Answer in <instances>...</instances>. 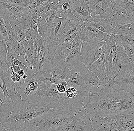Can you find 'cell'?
<instances>
[{
  "label": "cell",
  "mask_w": 134,
  "mask_h": 131,
  "mask_svg": "<svg viewBox=\"0 0 134 131\" xmlns=\"http://www.w3.org/2000/svg\"><path fill=\"white\" fill-rule=\"evenodd\" d=\"M29 8V6L22 7L7 2L0 1V16L5 22L10 23L20 17Z\"/></svg>",
  "instance_id": "8fae6325"
},
{
  "label": "cell",
  "mask_w": 134,
  "mask_h": 131,
  "mask_svg": "<svg viewBox=\"0 0 134 131\" xmlns=\"http://www.w3.org/2000/svg\"><path fill=\"white\" fill-rule=\"evenodd\" d=\"M116 45L117 49L113 57L109 83L122 78L125 74L134 70V63L130 61L124 48L117 43Z\"/></svg>",
  "instance_id": "8992f818"
},
{
  "label": "cell",
  "mask_w": 134,
  "mask_h": 131,
  "mask_svg": "<svg viewBox=\"0 0 134 131\" xmlns=\"http://www.w3.org/2000/svg\"><path fill=\"white\" fill-rule=\"evenodd\" d=\"M113 18L117 24L134 22V0H115Z\"/></svg>",
  "instance_id": "ba28073f"
},
{
  "label": "cell",
  "mask_w": 134,
  "mask_h": 131,
  "mask_svg": "<svg viewBox=\"0 0 134 131\" xmlns=\"http://www.w3.org/2000/svg\"><path fill=\"white\" fill-rule=\"evenodd\" d=\"M72 49V42L66 45H59L57 46L53 62L54 66L63 65L64 60L71 52Z\"/></svg>",
  "instance_id": "ffe728a7"
},
{
  "label": "cell",
  "mask_w": 134,
  "mask_h": 131,
  "mask_svg": "<svg viewBox=\"0 0 134 131\" xmlns=\"http://www.w3.org/2000/svg\"><path fill=\"white\" fill-rule=\"evenodd\" d=\"M39 53L44 59L47 71L54 66L53 58L57 48V43L50 38L44 36L38 37Z\"/></svg>",
  "instance_id": "30bf717a"
},
{
  "label": "cell",
  "mask_w": 134,
  "mask_h": 131,
  "mask_svg": "<svg viewBox=\"0 0 134 131\" xmlns=\"http://www.w3.org/2000/svg\"><path fill=\"white\" fill-rule=\"evenodd\" d=\"M75 115L52 109L28 121L23 131H60L71 122Z\"/></svg>",
  "instance_id": "277c9868"
},
{
  "label": "cell",
  "mask_w": 134,
  "mask_h": 131,
  "mask_svg": "<svg viewBox=\"0 0 134 131\" xmlns=\"http://www.w3.org/2000/svg\"><path fill=\"white\" fill-rule=\"evenodd\" d=\"M47 71L54 78L62 81L69 78H74L76 76V74L73 71L63 65L55 66Z\"/></svg>",
  "instance_id": "d6986e66"
},
{
  "label": "cell",
  "mask_w": 134,
  "mask_h": 131,
  "mask_svg": "<svg viewBox=\"0 0 134 131\" xmlns=\"http://www.w3.org/2000/svg\"><path fill=\"white\" fill-rule=\"evenodd\" d=\"M126 92L129 94L130 98L131 99L132 102L134 103V90H130Z\"/></svg>",
  "instance_id": "8d00e7d4"
},
{
  "label": "cell",
  "mask_w": 134,
  "mask_h": 131,
  "mask_svg": "<svg viewBox=\"0 0 134 131\" xmlns=\"http://www.w3.org/2000/svg\"><path fill=\"white\" fill-rule=\"evenodd\" d=\"M3 129V127L2 125H1V123H0V131H2Z\"/></svg>",
  "instance_id": "f35d334b"
},
{
  "label": "cell",
  "mask_w": 134,
  "mask_h": 131,
  "mask_svg": "<svg viewBox=\"0 0 134 131\" xmlns=\"http://www.w3.org/2000/svg\"><path fill=\"white\" fill-rule=\"evenodd\" d=\"M106 45V42L96 38H88L84 40L80 55L83 65L87 69L88 66L100 57L104 51Z\"/></svg>",
  "instance_id": "52a82bcc"
},
{
  "label": "cell",
  "mask_w": 134,
  "mask_h": 131,
  "mask_svg": "<svg viewBox=\"0 0 134 131\" xmlns=\"http://www.w3.org/2000/svg\"><path fill=\"white\" fill-rule=\"evenodd\" d=\"M8 47L5 40H0V67L3 70H9V67L7 61V56Z\"/></svg>",
  "instance_id": "484cf974"
},
{
  "label": "cell",
  "mask_w": 134,
  "mask_h": 131,
  "mask_svg": "<svg viewBox=\"0 0 134 131\" xmlns=\"http://www.w3.org/2000/svg\"><path fill=\"white\" fill-rule=\"evenodd\" d=\"M2 131H8L7 130H6L5 128H4V127H3V130H2Z\"/></svg>",
  "instance_id": "ab89813d"
},
{
  "label": "cell",
  "mask_w": 134,
  "mask_h": 131,
  "mask_svg": "<svg viewBox=\"0 0 134 131\" xmlns=\"http://www.w3.org/2000/svg\"><path fill=\"white\" fill-rule=\"evenodd\" d=\"M59 2V0H47L37 10L38 12L44 14L54 8Z\"/></svg>",
  "instance_id": "4dcf8cb0"
},
{
  "label": "cell",
  "mask_w": 134,
  "mask_h": 131,
  "mask_svg": "<svg viewBox=\"0 0 134 131\" xmlns=\"http://www.w3.org/2000/svg\"><path fill=\"white\" fill-rule=\"evenodd\" d=\"M85 110L94 117L128 115L134 111V103L127 92L107 86L99 92L90 94Z\"/></svg>",
  "instance_id": "6da1fadb"
},
{
  "label": "cell",
  "mask_w": 134,
  "mask_h": 131,
  "mask_svg": "<svg viewBox=\"0 0 134 131\" xmlns=\"http://www.w3.org/2000/svg\"><path fill=\"white\" fill-rule=\"evenodd\" d=\"M113 35L116 43L123 47L125 45L134 46V36L120 35Z\"/></svg>",
  "instance_id": "f546056e"
},
{
  "label": "cell",
  "mask_w": 134,
  "mask_h": 131,
  "mask_svg": "<svg viewBox=\"0 0 134 131\" xmlns=\"http://www.w3.org/2000/svg\"><path fill=\"white\" fill-rule=\"evenodd\" d=\"M67 22L64 18H58L52 24L49 25L48 32L45 36L49 38L56 42L58 46L63 40Z\"/></svg>",
  "instance_id": "5bb4252c"
},
{
  "label": "cell",
  "mask_w": 134,
  "mask_h": 131,
  "mask_svg": "<svg viewBox=\"0 0 134 131\" xmlns=\"http://www.w3.org/2000/svg\"><path fill=\"white\" fill-rule=\"evenodd\" d=\"M75 73L76 75V77L64 80L66 82L68 85L74 87L75 88H82L87 90L82 77L80 75L79 72H75Z\"/></svg>",
  "instance_id": "83f0119b"
},
{
  "label": "cell",
  "mask_w": 134,
  "mask_h": 131,
  "mask_svg": "<svg viewBox=\"0 0 134 131\" xmlns=\"http://www.w3.org/2000/svg\"><path fill=\"white\" fill-rule=\"evenodd\" d=\"M125 51L126 54L129 57L130 61L134 63V46L125 45L123 46Z\"/></svg>",
  "instance_id": "1f68e13d"
},
{
  "label": "cell",
  "mask_w": 134,
  "mask_h": 131,
  "mask_svg": "<svg viewBox=\"0 0 134 131\" xmlns=\"http://www.w3.org/2000/svg\"><path fill=\"white\" fill-rule=\"evenodd\" d=\"M81 26L82 27L81 31L84 35V40L88 38H96L100 40L106 42L111 35L102 32L94 27L84 26L81 25Z\"/></svg>",
  "instance_id": "44dd1931"
},
{
  "label": "cell",
  "mask_w": 134,
  "mask_h": 131,
  "mask_svg": "<svg viewBox=\"0 0 134 131\" xmlns=\"http://www.w3.org/2000/svg\"><path fill=\"white\" fill-rule=\"evenodd\" d=\"M106 42L107 45L104 50L105 54V75L109 81L112 71V60L113 56L117 51V47L113 34H111Z\"/></svg>",
  "instance_id": "9a60e30c"
},
{
  "label": "cell",
  "mask_w": 134,
  "mask_h": 131,
  "mask_svg": "<svg viewBox=\"0 0 134 131\" xmlns=\"http://www.w3.org/2000/svg\"><path fill=\"white\" fill-rule=\"evenodd\" d=\"M112 34L134 36V22L125 24H116Z\"/></svg>",
  "instance_id": "603a6c76"
},
{
  "label": "cell",
  "mask_w": 134,
  "mask_h": 131,
  "mask_svg": "<svg viewBox=\"0 0 134 131\" xmlns=\"http://www.w3.org/2000/svg\"><path fill=\"white\" fill-rule=\"evenodd\" d=\"M87 69L96 74L105 86L109 85L108 80L105 75V54L104 51L97 60L88 66Z\"/></svg>",
  "instance_id": "e0dca14e"
},
{
  "label": "cell",
  "mask_w": 134,
  "mask_h": 131,
  "mask_svg": "<svg viewBox=\"0 0 134 131\" xmlns=\"http://www.w3.org/2000/svg\"><path fill=\"white\" fill-rule=\"evenodd\" d=\"M0 1L7 2L13 5L22 7H25L27 6L26 0H0Z\"/></svg>",
  "instance_id": "d6a6232c"
},
{
  "label": "cell",
  "mask_w": 134,
  "mask_h": 131,
  "mask_svg": "<svg viewBox=\"0 0 134 131\" xmlns=\"http://www.w3.org/2000/svg\"><path fill=\"white\" fill-rule=\"evenodd\" d=\"M34 77L37 80L43 82L47 85L55 84L57 85L62 81V80L54 78L48 71H38L35 74Z\"/></svg>",
  "instance_id": "cb8c5ba5"
},
{
  "label": "cell",
  "mask_w": 134,
  "mask_h": 131,
  "mask_svg": "<svg viewBox=\"0 0 134 131\" xmlns=\"http://www.w3.org/2000/svg\"><path fill=\"white\" fill-rule=\"evenodd\" d=\"M66 88L67 87L63 85L61 83H59L57 85V89L58 91L62 94L65 93L66 90Z\"/></svg>",
  "instance_id": "d590c367"
},
{
  "label": "cell",
  "mask_w": 134,
  "mask_h": 131,
  "mask_svg": "<svg viewBox=\"0 0 134 131\" xmlns=\"http://www.w3.org/2000/svg\"><path fill=\"white\" fill-rule=\"evenodd\" d=\"M93 116L85 110L80 111L60 131H93Z\"/></svg>",
  "instance_id": "9c48e42d"
},
{
  "label": "cell",
  "mask_w": 134,
  "mask_h": 131,
  "mask_svg": "<svg viewBox=\"0 0 134 131\" xmlns=\"http://www.w3.org/2000/svg\"><path fill=\"white\" fill-rule=\"evenodd\" d=\"M44 15L46 21L49 25L52 24L58 18H62L60 9L57 6L46 13Z\"/></svg>",
  "instance_id": "f1b7e54d"
},
{
  "label": "cell",
  "mask_w": 134,
  "mask_h": 131,
  "mask_svg": "<svg viewBox=\"0 0 134 131\" xmlns=\"http://www.w3.org/2000/svg\"><path fill=\"white\" fill-rule=\"evenodd\" d=\"M93 131H129L134 128V111L128 115L92 118Z\"/></svg>",
  "instance_id": "5b68a950"
},
{
  "label": "cell",
  "mask_w": 134,
  "mask_h": 131,
  "mask_svg": "<svg viewBox=\"0 0 134 131\" xmlns=\"http://www.w3.org/2000/svg\"><path fill=\"white\" fill-rule=\"evenodd\" d=\"M81 24V22L75 17L67 21L63 39L70 35L80 32L82 30Z\"/></svg>",
  "instance_id": "7402d4cb"
},
{
  "label": "cell",
  "mask_w": 134,
  "mask_h": 131,
  "mask_svg": "<svg viewBox=\"0 0 134 131\" xmlns=\"http://www.w3.org/2000/svg\"><path fill=\"white\" fill-rule=\"evenodd\" d=\"M81 76L83 78L89 95L99 92L106 86L102 84L99 78L92 71L88 70Z\"/></svg>",
  "instance_id": "2e32d148"
},
{
  "label": "cell",
  "mask_w": 134,
  "mask_h": 131,
  "mask_svg": "<svg viewBox=\"0 0 134 131\" xmlns=\"http://www.w3.org/2000/svg\"><path fill=\"white\" fill-rule=\"evenodd\" d=\"M5 40V39L3 36L0 33V40Z\"/></svg>",
  "instance_id": "74e56055"
},
{
  "label": "cell",
  "mask_w": 134,
  "mask_h": 131,
  "mask_svg": "<svg viewBox=\"0 0 134 131\" xmlns=\"http://www.w3.org/2000/svg\"><path fill=\"white\" fill-rule=\"evenodd\" d=\"M81 48H77L71 50L64 60L63 65L68 67L70 70L75 72H79L80 75L86 72L87 69L83 65L80 55Z\"/></svg>",
  "instance_id": "7c38bea8"
},
{
  "label": "cell",
  "mask_w": 134,
  "mask_h": 131,
  "mask_svg": "<svg viewBox=\"0 0 134 131\" xmlns=\"http://www.w3.org/2000/svg\"><path fill=\"white\" fill-rule=\"evenodd\" d=\"M71 12L81 23L91 17V11L86 0H71Z\"/></svg>",
  "instance_id": "4fadbf2b"
},
{
  "label": "cell",
  "mask_w": 134,
  "mask_h": 131,
  "mask_svg": "<svg viewBox=\"0 0 134 131\" xmlns=\"http://www.w3.org/2000/svg\"><path fill=\"white\" fill-rule=\"evenodd\" d=\"M0 33L4 38L5 39L6 36V29L5 24L4 20L0 16Z\"/></svg>",
  "instance_id": "e575fe53"
},
{
  "label": "cell",
  "mask_w": 134,
  "mask_h": 131,
  "mask_svg": "<svg viewBox=\"0 0 134 131\" xmlns=\"http://www.w3.org/2000/svg\"><path fill=\"white\" fill-rule=\"evenodd\" d=\"M5 23L6 29V36L5 41L8 48H12L15 46L18 41L17 35L9 22Z\"/></svg>",
  "instance_id": "d4e9b609"
},
{
  "label": "cell",
  "mask_w": 134,
  "mask_h": 131,
  "mask_svg": "<svg viewBox=\"0 0 134 131\" xmlns=\"http://www.w3.org/2000/svg\"><path fill=\"white\" fill-rule=\"evenodd\" d=\"M52 109L34 106L22 100L7 101L0 106V123L8 131H23L28 121Z\"/></svg>",
  "instance_id": "7a4b0ae2"
},
{
  "label": "cell",
  "mask_w": 134,
  "mask_h": 131,
  "mask_svg": "<svg viewBox=\"0 0 134 131\" xmlns=\"http://www.w3.org/2000/svg\"><path fill=\"white\" fill-rule=\"evenodd\" d=\"M37 90L30 93L26 101L38 107L47 108L76 114L80 110L77 102L68 98L66 93H59L57 85H47L38 80Z\"/></svg>",
  "instance_id": "3957f363"
},
{
  "label": "cell",
  "mask_w": 134,
  "mask_h": 131,
  "mask_svg": "<svg viewBox=\"0 0 134 131\" xmlns=\"http://www.w3.org/2000/svg\"><path fill=\"white\" fill-rule=\"evenodd\" d=\"M36 24L39 34L38 37L46 36L48 32L49 25L46 21L44 14L38 12Z\"/></svg>",
  "instance_id": "4316f807"
},
{
  "label": "cell",
  "mask_w": 134,
  "mask_h": 131,
  "mask_svg": "<svg viewBox=\"0 0 134 131\" xmlns=\"http://www.w3.org/2000/svg\"><path fill=\"white\" fill-rule=\"evenodd\" d=\"M109 85L115 89L126 92L134 90V70L125 74L122 78L109 83Z\"/></svg>",
  "instance_id": "ac0fdd59"
},
{
  "label": "cell",
  "mask_w": 134,
  "mask_h": 131,
  "mask_svg": "<svg viewBox=\"0 0 134 131\" xmlns=\"http://www.w3.org/2000/svg\"><path fill=\"white\" fill-rule=\"evenodd\" d=\"M2 103L1 102V101H0V106L1 105Z\"/></svg>",
  "instance_id": "60d3db41"
},
{
  "label": "cell",
  "mask_w": 134,
  "mask_h": 131,
  "mask_svg": "<svg viewBox=\"0 0 134 131\" xmlns=\"http://www.w3.org/2000/svg\"><path fill=\"white\" fill-rule=\"evenodd\" d=\"M76 35H77V33H75L69 36L68 37L65 38L63 39L62 41L60 42L59 44V45H66L70 44L72 42L76 36Z\"/></svg>",
  "instance_id": "836d02e7"
}]
</instances>
